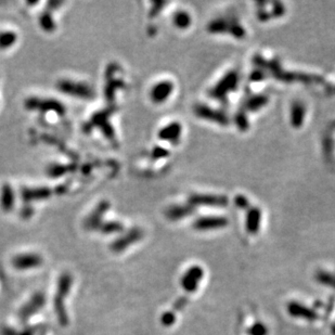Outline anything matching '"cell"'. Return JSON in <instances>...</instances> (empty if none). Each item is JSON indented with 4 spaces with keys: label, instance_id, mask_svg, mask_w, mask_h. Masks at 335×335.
<instances>
[{
    "label": "cell",
    "instance_id": "1",
    "mask_svg": "<svg viewBox=\"0 0 335 335\" xmlns=\"http://www.w3.org/2000/svg\"><path fill=\"white\" fill-rule=\"evenodd\" d=\"M73 286V276L70 272H63L58 279L57 291L53 298V308L55 316L59 323L62 327L69 326V315L65 307V299L68 298L69 294Z\"/></svg>",
    "mask_w": 335,
    "mask_h": 335
},
{
    "label": "cell",
    "instance_id": "2",
    "mask_svg": "<svg viewBox=\"0 0 335 335\" xmlns=\"http://www.w3.org/2000/svg\"><path fill=\"white\" fill-rule=\"evenodd\" d=\"M57 88L62 93L81 100H91L96 94L90 85L73 80H60L57 84Z\"/></svg>",
    "mask_w": 335,
    "mask_h": 335
},
{
    "label": "cell",
    "instance_id": "3",
    "mask_svg": "<svg viewBox=\"0 0 335 335\" xmlns=\"http://www.w3.org/2000/svg\"><path fill=\"white\" fill-rule=\"evenodd\" d=\"M24 105L27 110L42 112V113L53 112L58 115H64L65 113V107L63 103L53 98L31 97L25 100Z\"/></svg>",
    "mask_w": 335,
    "mask_h": 335
},
{
    "label": "cell",
    "instance_id": "4",
    "mask_svg": "<svg viewBox=\"0 0 335 335\" xmlns=\"http://www.w3.org/2000/svg\"><path fill=\"white\" fill-rule=\"evenodd\" d=\"M142 238L143 231L140 228H131L129 231H127L123 236L116 238L110 245V249L113 253H123L125 250L130 248L132 244L140 241Z\"/></svg>",
    "mask_w": 335,
    "mask_h": 335
},
{
    "label": "cell",
    "instance_id": "5",
    "mask_svg": "<svg viewBox=\"0 0 335 335\" xmlns=\"http://www.w3.org/2000/svg\"><path fill=\"white\" fill-rule=\"evenodd\" d=\"M110 206L111 204L109 201L107 200L101 201V202H100L96 208L91 210V213L86 217L85 220H84V223H83L84 229H86V230L88 231H92V230L98 231L100 226H101L104 222L103 218H104L105 214L108 213V210L110 209Z\"/></svg>",
    "mask_w": 335,
    "mask_h": 335
},
{
    "label": "cell",
    "instance_id": "6",
    "mask_svg": "<svg viewBox=\"0 0 335 335\" xmlns=\"http://www.w3.org/2000/svg\"><path fill=\"white\" fill-rule=\"evenodd\" d=\"M46 304V296L43 293L37 292L26 301V304L22 307L19 312L21 322H27L33 316H35L39 310H42Z\"/></svg>",
    "mask_w": 335,
    "mask_h": 335
},
{
    "label": "cell",
    "instance_id": "7",
    "mask_svg": "<svg viewBox=\"0 0 335 335\" xmlns=\"http://www.w3.org/2000/svg\"><path fill=\"white\" fill-rule=\"evenodd\" d=\"M42 262V257L37 253H23L14 256L11 260V265L16 270L25 271L41 267Z\"/></svg>",
    "mask_w": 335,
    "mask_h": 335
},
{
    "label": "cell",
    "instance_id": "8",
    "mask_svg": "<svg viewBox=\"0 0 335 335\" xmlns=\"http://www.w3.org/2000/svg\"><path fill=\"white\" fill-rule=\"evenodd\" d=\"M204 271L200 266H192L186 271L181 279L182 289L188 293H193L198 290L201 280L203 279Z\"/></svg>",
    "mask_w": 335,
    "mask_h": 335
},
{
    "label": "cell",
    "instance_id": "9",
    "mask_svg": "<svg viewBox=\"0 0 335 335\" xmlns=\"http://www.w3.org/2000/svg\"><path fill=\"white\" fill-rule=\"evenodd\" d=\"M52 190L47 187H25L21 190V198L25 203L37 202L50 198Z\"/></svg>",
    "mask_w": 335,
    "mask_h": 335
},
{
    "label": "cell",
    "instance_id": "10",
    "mask_svg": "<svg viewBox=\"0 0 335 335\" xmlns=\"http://www.w3.org/2000/svg\"><path fill=\"white\" fill-rule=\"evenodd\" d=\"M239 76L236 72H230L227 74L225 78L218 83V85L214 88V90L211 91V96L215 98H223L226 97V94L230 91H233L236 89V86L238 84Z\"/></svg>",
    "mask_w": 335,
    "mask_h": 335
},
{
    "label": "cell",
    "instance_id": "11",
    "mask_svg": "<svg viewBox=\"0 0 335 335\" xmlns=\"http://www.w3.org/2000/svg\"><path fill=\"white\" fill-rule=\"evenodd\" d=\"M228 225V219L225 217L219 216H209V217H202L194 221L193 228L197 229L200 231H206V230H214V229H220L226 227Z\"/></svg>",
    "mask_w": 335,
    "mask_h": 335
},
{
    "label": "cell",
    "instance_id": "12",
    "mask_svg": "<svg viewBox=\"0 0 335 335\" xmlns=\"http://www.w3.org/2000/svg\"><path fill=\"white\" fill-rule=\"evenodd\" d=\"M172 90H174V85L168 81L160 82L152 87L150 91V98L154 103L165 102L169 98Z\"/></svg>",
    "mask_w": 335,
    "mask_h": 335
},
{
    "label": "cell",
    "instance_id": "13",
    "mask_svg": "<svg viewBox=\"0 0 335 335\" xmlns=\"http://www.w3.org/2000/svg\"><path fill=\"white\" fill-rule=\"evenodd\" d=\"M288 311L290 316L294 318H301V319L308 321H315L318 319V314L315 310L297 303V301H291L288 305Z\"/></svg>",
    "mask_w": 335,
    "mask_h": 335
},
{
    "label": "cell",
    "instance_id": "14",
    "mask_svg": "<svg viewBox=\"0 0 335 335\" xmlns=\"http://www.w3.org/2000/svg\"><path fill=\"white\" fill-rule=\"evenodd\" d=\"M190 203L193 205H209V206H225L227 205V198L220 195L209 194H193L190 198Z\"/></svg>",
    "mask_w": 335,
    "mask_h": 335
},
{
    "label": "cell",
    "instance_id": "15",
    "mask_svg": "<svg viewBox=\"0 0 335 335\" xmlns=\"http://www.w3.org/2000/svg\"><path fill=\"white\" fill-rule=\"evenodd\" d=\"M109 115H110V112L108 111L99 112L98 114L92 116L90 123L93 127H99L100 129H102L105 133V136H107L108 138H113L114 131H113V127H112V125L108 122Z\"/></svg>",
    "mask_w": 335,
    "mask_h": 335
},
{
    "label": "cell",
    "instance_id": "16",
    "mask_svg": "<svg viewBox=\"0 0 335 335\" xmlns=\"http://www.w3.org/2000/svg\"><path fill=\"white\" fill-rule=\"evenodd\" d=\"M15 202L14 190L9 183H3L0 190V208L3 211H11L13 209Z\"/></svg>",
    "mask_w": 335,
    "mask_h": 335
},
{
    "label": "cell",
    "instance_id": "17",
    "mask_svg": "<svg viewBox=\"0 0 335 335\" xmlns=\"http://www.w3.org/2000/svg\"><path fill=\"white\" fill-rule=\"evenodd\" d=\"M195 114L202 117V119L219 123L221 125L228 124V120L225 114H221L220 112L215 111L208 107H204V105H197V108H195Z\"/></svg>",
    "mask_w": 335,
    "mask_h": 335
},
{
    "label": "cell",
    "instance_id": "18",
    "mask_svg": "<svg viewBox=\"0 0 335 335\" xmlns=\"http://www.w3.org/2000/svg\"><path fill=\"white\" fill-rule=\"evenodd\" d=\"M181 135V125L179 123H170L164 128H162L159 132V137L161 140L169 141L172 143H176L179 140Z\"/></svg>",
    "mask_w": 335,
    "mask_h": 335
},
{
    "label": "cell",
    "instance_id": "19",
    "mask_svg": "<svg viewBox=\"0 0 335 335\" xmlns=\"http://www.w3.org/2000/svg\"><path fill=\"white\" fill-rule=\"evenodd\" d=\"M261 213L258 209L253 208L249 210L247 217V230L249 233H257L260 227Z\"/></svg>",
    "mask_w": 335,
    "mask_h": 335
},
{
    "label": "cell",
    "instance_id": "20",
    "mask_svg": "<svg viewBox=\"0 0 335 335\" xmlns=\"http://www.w3.org/2000/svg\"><path fill=\"white\" fill-rule=\"evenodd\" d=\"M192 208L190 206H180V205H174L166 210L167 218L172 221L179 220L185 218L186 216L192 213Z\"/></svg>",
    "mask_w": 335,
    "mask_h": 335
},
{
    "label": "cell",
    "instance_id": "21",
    "mask_svg": "<svg viewBox=\"0 0 335 335\" xmlns=\"http://www.w3.org/2000/svg\"><path fill=\"white\" fill-rule=\"evenodd\" d=\"M18 42V34L10 30L0 31V50L12 48Z\"/></svg>",
    "mask_w": 335,
    "mask_h": 335
},
{
    "label": "cell",
    "instance_id": "22",
    "mask_svg": "<svg viewBox=\"0 0 335 335\" xmlns=\"http://www.w3.org/2000/svg\"><path fill=\"white\" fill-rule=\"evenodd\" d=\"M39 25L44 32L48 33H51L57 29L54 19L50 11H44L41 14V16H39Z\"/></svg>",
    "mask_w": 335,
    "mask_h": 335
},
{
    "label": "cell",
    "instance_id": "23",
    "mask_svg": "<svg viewBox=\"0 0 335 335\" xmlns=\"http://www.w3.org/2000/svg\"><path fill=\"white\" fill-rule=\"evenodd\" d=\"M124 230V226L120 221H104L101 226H100L99 230L103 234H113V233H120Z\"/></svg>",
    "mask_w": 335,
    "mask_h": 335
},
{
    "label": "cell",
    "instance_id": "24",
    "mask_svg": "<svg viewBox=\"0 0 335 335\" xmlns=\"http://www.w3.org/2000/svg\"><path fill=\"white\" fill-rule=\"evenodd\" d=\"M305 115V109L300 103H295L292 107V114H291V121L292 125L295 127H299L303 124Z\"/></svg>",
    "mask_w": 335,
    "mask_h": 335
},
{
    "label": "cell",
    "instance_id": "25",
    "mask_svg": "<svg viewBox=\"0 0 335 335\" xmlns=\"http://www.w3.org/2000/svg\"><path fill=\"white\" fill-rule=\"evenodd\" d=\"M267 102H268V97H266L265 94H258V96H254L251 99H249L247 107L250 111H257L264 107V105H266Z\"/></svg>",
    "mask_w": 335,
    "mask_h": 335
},
{
    "label": "cell",
    "instance_id": "26",
    "mask_svg": "<svg viewBox=\"0 0 335 335\" xmlns=\"http://www.w3.org/2000/svg\"><path fill=\"white\" fill-rule=\"evenodd\" d=\"M316 280L319 283L323 284V286L330 287L335 290V276H333L330 272L323 270L318 271L316 273Z\"/></svg>",
    "mask_w": 335,
    "mask_h": 335
},
{
    "label": "cell",
    "instance_id": "27",
    "mask_svg": "<svg viewBox=\"0 0 335 335\" xmlns=\"http://www.w3.org/2000/svg\"><path fill=\"white\" fill-rule=\"evenodd\" d=\"M39 332L38 327L25 328L23 330L18 331L12 328H4L1 330V335H36Z\"/></svg>",
    "mask_w": 335,
    "mask_h": 335
},
{
    "label": "cell",
    "instance_id": "28",
    "mask_svg": "<svg viewBox=\"0 0 335 335\" xmlns=\"http://www.w3.org/2000/svg\"><path fill=\"white\" fill-rule=\"evenodd\" d=\"M71 168L70 166H66V165H62V164H52L48 167L47 169V174L49 177H52V178H57V177H61L63 176L65 172L70 171Z\"/></svg>",
    "mask_w": 335,
    "mask_h": 335
},
{
    "label": "cell",
    "instance_id": "29",
    "mask_svg": "<svg viewBox=\"0 0 335 335\" xmlns=\"http://www.w3.org/2000/svg\"><path fill=\"white\" fill-rule=\"evenodd\" d=\"M190 21H191L190 15L186 12H182V11L181 12L176 13L174 19L175 24L177 25V27H179V29H186V27H188V25H190Z\"/></svg>",
    "mask_w": 335,
    "mask_h": 335
},
{
    "label": "cell",
    "instance_id": "30",
    "mask_svg": "<svg viewBox=\"0 0 335 335\" xmlns=\"http://www.w3.org/2000/svg\"><path fill=\"white\" fill-rule=\"evenodd\" d=\"M248 333H249V335H267L268 334V329L266 328L264 323L257 322V323H255V325L252 328L249 329Z\"/></svg>",
    "mask_w": 335,
    "mask_h": 335
},
{
    "label": "cell",
    "instance_id": "31",
    "mask_svg": "<svg viewBox=\"0 0 335 335\" xmlns=\"http://www.w3.org/2000/svg\"><path fill=\"white\" fill-rule=\"evenodd\" d=\"M175 321H176V316L174 312H171V311H167L161 317V322L164 327H170L174 325Z\"/></svg>",
    "mask_w": 335,
    "mask_h": 335
},
{
    "label": "cell",
    "instance_id": "32",
    "mask_svg": "<svg viewBox=\"0 0 335 335\" xmlns=\"http://www.w3.org/2000/svg\"><path fill=\"white\" fill-rule=\"evenodd\" d=\"M168 154V152H167V151L163 148H161V147H156L154 150H153V152H152V158L155 159V160H158V159H162V158H165V156Z\"/></svg>",
    "mask_w": 335,
    "mask_h": 335
},
{
    "label": "cell",
    "instance_id": "33",
    "mask_svg": "<svg viewBox=\"0 0 335 335\" xmlns=\"http://www.w3.org/2000/svg\"><path fill=\"white\" fill-rule=\"evenodd\" d=\"M187 303H188L187 298H180V299H178V300L176 301V303H175V305H174L175 309H177V310H180V309H182L183 307L186 306V304H187Z\"/></svg>",
    "mask_w": 335,
    "mask_h": 335
},
{
    "label": "cell",
    "instance_id": "34",
    "mask_svg": "<svg viewBox=\"0 0 335 335\" xmlns=\"http://www.w3.org/2000/svg\"><path fill=\"white\" fill-rule=\"evenodd\" d=\"M33 214H34V210H33V209H31V208L23 209H22V213H21L23 218H29V217H31Z\"/></svg>",
    "mask_w": 335,
    "mask_h": 335
},
{
    "label": "cell",
    "instance_id": "35",
    "mask_svg": "<svg viewBox=\"0 0 335 335\" xmlns=\"http://www.w3.org/2000/svg\"><path fill=\"white\" fill-rule=\"evenodd\" d=\"M237 204L240 206V208H244V206L248 205V201H247V199H244L243 197H238L237 198Z\"/></svg>",
    "mask_w": 335,
    "mask_h": 335
},
{
    "label": "cell",
    "instance_id": "36",
    "mask_svg": "<svg viewBox=\"0 0 335 335\" xmlns=\"http://www.w3.org/2000/svg\"><path fill=\"white\" fill-rule=\"evenodd\" d=\"M332 332H333V334L335 335V325L332 327Z\"/></svg>",
    "mask_w": 335,
    "mask_h": 335
}]
</instances>
